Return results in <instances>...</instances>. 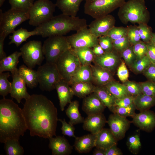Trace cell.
<instances>
[{"label":"cell","mask_w":155,"mask_h":155,"mask_svg":"<svg viewBox=\"0 0 155 155\" xmlns=\"http://www.w3.org/2000/svg\"><path fill=\"white\" fill-rule=\"evenodd\" d=\"M25 100L22 111L30 136L48 139L56 136L58 119L53 102L42 94H33Z\"/></svg>","instance_id":"1"},{"label":"cell","mask_w":155,"mask_h":155,"mask_svg":"<svg viewBox=\"0 0 155 155\" xmlns=\"http://www.w3.org/2000/svg\"><path fill=\"white\" fill-rule=\"evenodd\" d=\"M22 109L11 99L0 100V142L9 139L19 140L28 129Z\"/></svg>","instance_id":"2"},{"label":"cell","mask_w":155,"mask_h":155,"mask_svg":"<svg viewBox=\"0 0 155 155\" xmlns=\"http://www.w3.org/2000/svg\"><path fill=\"white\" fill-rule=\"evenodd\" d=\"M86 20L78 17L62 14L53 16L50 20L34 30L38 35L43 38L57 35H64L71 31H78L87 27Z\"/></svg>","instance_id":"3"},{"label":"cell","mask_w":155,"mask_h":155,"mask_svg":"<svg viewBox=\"0 0 155 155\" xmlns=\"http://www.w3.org/2000/svg\"><path fill=\"white\" fill-rule=\"evenodd\" d=\"M118 17L125 24H147L150 14L146 5L145 0H129L119 8Z\"/></svg>","instance_id":"4"},{"label":"cell","mask_w":155,"mask_h":155,"mask_svg":"<svg viewBox=\"0 0 155 155\" xmlns=\"http://www.w3.org/2000/svg\"><path fill=\"white\" fill-rule=\"evenodd\" d=\"M56 5L50 0H37L28 11L29 23L37 27L50 20L53 16Z\"/></svg>","instance_id":"5"},{"label":"cell","mask_w":155,"mask_h":155,"mask_svg":"<svg viewBox=\"0 0 155 155\" xmlns=\"http://www.w3.org/2000/svg\"><path fill=\"white\" fill-rule=\"evenodd\" d=\"M70 48L67 36L57 35L48 37L42 45L46 62L55 63L57 59Z\"/></svg>","instance_id":"6"},{"label":"cell","mask_w":155,"mask_h":155,"mask_svg":"<svg viewBox=\"0 0 155 155\" xmlns=\"http://www.w3.org/2000/svg\"><path fill=\"white\" fill-rule=\"evenodd\" d=\"M126 0H85L84 13L95 19L109 14Z\"/></svg>","instance_id":"7"},{"label":"cell","mask_w":155,"mask_h":155,"mask_svg":"<svg viewBox=\"0 0 155 155\" xmlns=\"http://www.w3.org/2000/svg\"><path fill=\"white\" fill-rule=\"evenodd\" d=\"M55 63L62 80L69 84L75 73L81 65L75 51L71 48L62 54Z\"/></svg>","instance_id":"8"},{"label":"cell","mask_w":155,"mask_h":155,"mask_svg":"<svg viewBox=\"0 0 155 155\" xmlns=\"http://www.w3.org/2000/svg\"><path fill=\"white\" fill-rule=\"evenodd\" d=\"M28 12L11 8L4 13L0 10V36L6 37L15 28L29 20Z\"/></svg>","instance_id":"9"},{"label":"cell","mask_w":155,"mask_h":155,"mask_svg":"<svg viewBox=\"0 0 155 155\" xmlns=\"http://www.w3.org/2000/svg\"><path fill=\"white\" fill-rule=\"evenodd\" d=\"M37 71L39 87L43 91L50 92L55 89L62 80L55 63L46 62L39 66Z\"/></svg>","instance_id":"10"},{"label":"cell","mask_w":155,"mask_h":155,"mask_svg":"<svg viewBox=\"0 0 155 155\" xmlns=\"http://www.w3.org/2000/svg\"><path fill=\"white\" fill-rule=\"evenodd\" d=\"M21 56L24 63L29 68H34L36 65L40 66L45 58L40 41H30L20 48Z\"/></svg>","instance_id":"11"},{"label":"cell","mask_w":155,"mask_h":155,"mask_svg":"<svg viewBox=\"0 0 155 155\" xmlns=\"http://www.w3.org/2000/svg\"><path fill=\"white\" fill-rule=\"evenodd\" d=\"M67 37L70 47L73 50L86 47L92 48L98 44V38L94 35L87 27Z\"/></svg>","instance_id":"12"},{"label":"cell","mask_w":155,"mask_h":155,"mask_svg":"<svg viewBox=\"0 0 155 155\" xmlns=\"http://www.w3.org/2000/svg\"><path fill=\"white\" fill-rule=\"evenodd\" d=\"M115 18L110 14L95 19L89 25L91 33L97 37L106 35L109 31L115 26Z\"/></svg>","instance_id":"13"},{"label":"cell","mask_w":155,"mask_h":155,"mask_svg":"<svg viewBox=\"0 0 155 155\" xmlns=\"http://www.w3.org/2000/svg\"><path fill=\"white\" fill-rule=\"evenodd\" d=\"M107 123L117 141L124 137L130 123L126 117L113 113L109 116Z\"/></svg>","instance_id":"14"},{"label":"cell","mask_w":155,"mask_h":155,"mask_svg":"<svg viewBox=\"0 0 155 155\" xmlns=\"http://www.w3.org/2000/svg\"><path fill=\"white\" fill-rule=\"evenodd\" d=\"M11 74L12 81L10 94L11 97L15 98L20 103L22 99L26 100L29 98L30 95L27 91L26 83L20 74L18 70Z\"/></svg>","instance_id":"15"},{"label":"cell","mask_w":155,"mask_h":155,"mask_svg":"<svg viewBox=\"0 0 155 155\" xmlns=\"http://www.w3.org/2000/svg\"><path fill=\"white\" fill-rule=\"evenodd\" d=\"M132 117V122L142 130L149 132L155 127V114L148 110L135 113Z\"/></svg>","instance_id":"16"},{"label":"cell","mask_w":155,"mask_h":155,"mask_svg":"<svg viewBox=\"0 0 155 155\" xmlns=\"http://www.w3.org/2000/svg\"><path fill=\"white\" fill-rule=\"evenodd\" d=\"M107 123L102 113L88 115L83 122L84 129L96 135L103 128Z\"/></svg>","instance_id":"17"},{"label":"cell","mask_w":155,"mask_h":155,"mask_svg":"<svg viewBox=\"0 0 155 155\" xmlns=\"http://www.w3.org/2000/svg\"><path fill=\"white\" fill-rule=\"evenodd\" d=\"M106 108L94 92L84 98L82 109L88 115L102 113Z\"/></svg>","instance_id":"18"},{"label":"cell","mask_w":155,"mask_h":155,"mask_svg":"<svg viewBox=\"0 0 155 155\" xmlns=\"http://www.w3.org/2000/svg\"><path fill=\"white\" fill-rule=\"evenodd\" d=\"M49 139V148L51 150L53 155H68L71 153L72 147L64 136H56Z\"/></svg>","instance_id":"19"},{"label":"cell","mask_w":155,"mask_h":155,"mask_svg":"<svg viewBox=\"0 0 155 155\" xmlns=\"http://www.w3.org/2000/svg\"><path fill=\"white\" fill-rule=\"evenodd\" d=\"M55 89L57 93L61 110L63 111L66 105L71 102L74 95L73 92L68 83L63 80L57 84Z\"/></svg>","instance_id":"20"},{"label":"cell","mask_w":155,"mask_h":155,"mask_svg":"<svg viewBox=\"0 0 155 155\" xmlns=\"http://www.w3.org/2000/svg\"><path fill=\"white\" fill-rule=\"evenodd\" d=\"M92 77V82L96 86H103L113 80L112 74L110 71L94 64L90 65Z\"/></svg>","instance_id":"21"},{"label":"cell","mask_w":155,"mask_h":155,"mask_svg":"<svg viewBox=\"0 0 155 155\" xmlns=\"http://www.w3.org/2000/svg\"><path fill=\"white\" fill-rule=\"evenodd\" d=\"M117 141L110 129L103 128L96 134L95 147L105 150L117 145Z\"/></svg>","instance_id":"22"},{"label":"cell","mask_w":155,"mask_h":155,"mask_svg":"<svg viewBox=\"0 0 155 155\" xmlns=\"http://www.w3.org/2000/svg\"><path fill=\"white\" fill-rule=\"evenodd\" d=\"M114 50L105 52L101 55L95 56L93 62L110 71L113 70L118 61V57Z\"/></svg>","instance_id":"23"},{"label":"cell","mask_w":155,"mask_h":155,"mask_svg":"<svg viewBox=\"0 0 155 155\" xmlns=\"http://www.w3.org/2000/svg\"><path fill=\"white\" fill-rule=\"evenodd\" d=\"M96 135L91 133L76 137L74 145L75 150L80 153H87L95 147Z\"/></svg>","instance_id":"24"},{"label":"cell","mask_w":155,"mask_h":155,"mask_svg":"<svg viewBox=\"0 0 155 155\" xmlns=\"http://www.w3.org/2000/svg\"><path fill=\"white\" fill-rule=\"evenodd\" d=\"M85 0H57L56 6L62 13L70 16L75 17L79 11L81 3Z\"/></svg>","instance_id":"25"},{"label":"cell","mask_w":155,"mask_h":155,"mask_svg":"<svg viewBox=\"0 0 155 155\" xmlns=\"http://www.w3.org/2000/svg\"><path fill=\"white\" fill-rule=\"evenodd\" d=\"M21 56V52L16 51L0 60V73L7 71L12 74L18 71V69L17 67Z\"/></svg>","instance_id":"26"},{"label":"cell","mask_w":155,"mask_h":155,"mask_svg":"<svg viewBox=\"0 0 155 155\" xmlns=\"http://www.w3.org/2000/svg\"><path fill=\"white\" fill-rule=\"evenodd\" d=\"M94 92L102 104L111 112L117 98L104 86H96Z\"/></svg>","instance_id":"27"},{"label":"cell","mask_w":155,"mask_h":155,"mask_svg":"<svg viewBox=\"0 0 155 155\" xmlns=\"http://www.w3.org/2000/svg\"><path fill=\"white\" fill-rule=\"evenodd\" d=\"M18 69L20 74L28 87L32 89L37 86L38 82L37 71L24 65L20 66Z\"/></svg>","instance_id":"28"},{"label":"cell","mask_w":155,"mask_h":155,"mask_svg":"<svg viewBox=\"0 0 155 155\" xmlns=\"http://www.w3.org/2000/svg\"><path fill=\"white\" fill-rule=\"evenodd\" d=\"M80 82H92V77L90 65H81L72 76L69 84Z\"/></svg>","instance_id":"29"},{"label":"cell","mask_w":155,"mask_h":155,"mask_svg":"<svg viewBox=\"0 0 155 155\" xmlns=\"http://www.w3.org/2000/svg\"><path fill=\"white\" fill-rule=\"evenodd\" d=\"M12 34L9 36L10 41L8 44H15L17 47L20 46L23 42L26 41L30 36L38 35V32L34 29L29 31L27 29L21 28L16 30H14Z\"/></svg>","instance_id":"30"},{"label":"cell","mask_w":155,"mask_h":155,"mask_svg":"<svg viewBox=\"0 0 155 155\" xmlns=\"http://www.w3.org/2000/svg\"><path fill=\"white\" fill-rule=\"evenodd\" d=\"M79 103L77 100L71 101L65 110V113L69 119V123L74 125L83 123L84 119L79 111Z\"/></svg>","instance_id":"31"},{"label":"cell","mask_w":155,"mask_h":155,"mask_svg":"<svg viewBox=\"0 0 155 155\" xmlns=\"http://www.w3.org/2000/svg\"><path fill=\"white\" fill-rule=\"evenodd\" d=\"M71 88L74 95L84 98L94 92L95 86L91 82H80L71 85Z\"/></svg>","instance_id":"32"},{"label":"cell","mask_w":155,"mask_h":155,"mask_svg":"<svg viewBox=\"0 0 155 155\" xmlns=\"http://www.w3.org/2000/svg\"><path fill=\"white\" fill-rule=\"evenodd\" d=\"M133 103L136 109L140 112L148 110L155 105V97L142 93L134 97Z\"/></svg>","instance_id":"33"},{"label":"cell","mask_w":155,"mask_h":155,"mask_svg":"<svg viewBox=\"0 0 155 155\" xmlns=\"http://www.w3.org/2000/svg\"><path fill=\"white\" fill-rule=\"evenodd\" d=\"M117 99L130 95L124 84L112 80L104 86Z\"/></svg>","instance_id":"34"},{"label":"cell","mask_w":155,"mask_h":155,"mask_svg":"<svg viewBox=\"0 0 155 155\" xmlns=\"http://www.w3.org/2000/svg\"><path fill=\"white\" fill-rule=\"evenodd\" d=\"M74 50L82 65H90L93 62L95 55L92 48H83Z\"/></svg>","instance_id":"35"},{"label":"cell","mask_w":155,"mask_h":155,"mask_svg":"<svg viewBox=\"0 0 155 155\" xmlns=\"http://www.w3.org/2000/svg\"><path fill=\"white\" fill-rule=\"evenodd\" d=\"M4 149L7 155H22L24 150L19 140L9 139L4 143Z\"/></svg>","instance_id":"36"},{"label":"cell","mask_w":155,"mask_h":155,"mask_svg":"<svg viewBox=\"0 0 155 155\" xmlns=\"http://www.w3.org/2000/svg\"><path fill=\"white\" fill-rule=\"evenodd\" d=\"M10 76L9 72L0 73V94L3 97L10 93L11 90V83L8 80Z\"/></svg>","instance_id":"37"},{"label":"cell","mask_w":155,"mask_h":155,"mask_svg":"<svg viewBox=\"0 0 155 155\" xmlns=\"http://www.w3.org/2000/svg\"><path fill=\"white\" fill-rule=\"evenodd\" d=\"M11 8L28 12L34 3V0H9Z\"/></svg>","instance_id":"38"},{"label":"cell","mask_w":155,"mask_h":155,"mask_svg":"<svg viewBox=\"0 0 155 155\" xmlns=\"http://www.w3.org/2000/svg\"><path fill=\"white\" fill-rule=\"evenodd\" d=\"M152 63L146 55L142 57L136 59L131 66L134 71L138 72H143Z\"/></svg>","instance_id":"39"},{"label":"cell","mask_w":155,"mask_h":155,"mask_svg":"<svg viewBox=\"0 0 155 155\" xmlns=\"http://www.w3.org/2000/svg\"><path fill=\"white\" fill-rule=\"evenodd\" d=\"M136 109L133 103L126 107L114 106L112 112L113 113L116 114L123 117H126L130 116L133 117L135 114V111Z\"/></svg>","instance_id":"40"},{"label":"cell","mask_w":155,"mask_h":155,"mask_svg":"<svg viewBox=\"0 0 155 155\" xmlns=\"http://www.w3.org/2000/svg\"><path fill=\"white\" fill-rule=\"evenodd\" d=\"M127 28V36L130 45L133 46L141 40L138 26L131 25Z\"/></svg>","instance_id":"41"},{"label":"cell","mask_w":155,"mask_h":155,"mask_svg":"<svg viewBox=\"0 0 155 155\" xmlns=\"http://www.w3.org/2000/svg\"><path fill=\"white\" fill-rule=\"evenodd\" d=\"M127 27L114 26L108 32L106 35L113 41L127 36Z\"/></svg>","instance_id":"42"},{"label":"cell","mask_w":155,"mask_h":155,"mask_svg":"<svg viewBox=\"0 0 155 155\" xmlns=\"http://www.w3.org/2000/svg\"><path fill=\"white\" fill-rule=\"evenodd\" d=\"M138 27L141 39L146 43L149 42L152 38V32L147 24H140Z\"/></svg>","instance_id":"43"},{"label":"cell","mask_w":155,"mask_h":155,"mask_svg":"<svg viewBox=\"0 0 155 155\" xmlns=\"http://www.w3.org/2000/svg\"><path fill=\"white\" fill-rule=\"evenodd\" d=\"M113 49L121 53L131 45L127 36L113 41Z\"/></svg>","instance_id":"44"},{"label":"cell","mask_w":155,"mask_h":155,"mask_svg":"<svg viewBox=\"0 0 155 155\" xmlns=\"http://www.w3.org/2000/svg\"><path fill=\"white\" fill-rule=\"evenodd\" d=\"M127 144L128 148L133 153H135L141 147L140 138L138 135L130 136L128 139Z\"/></svg>","instance_id":"45"},{"label":"cell","mask_w":155,"mask_h":155,"mask_svg":"<svg viewBox=\"0 0 155 155\" xmlns=\"http://www.w3.org/2000/svg\"><path fill=\"white\" fill-rule=\"evenodd\" d=\"M140 86L142 93L148 96L155 97V83L148 81L141 83Z\"/></svg>","instance_id":"46"},{"label":"cell","mask_w":155,"mask_h":155,"mask_svg":"<svg viewBox=\"0 0 155 155\" xmlns=\"http://www.w3.org/2000/svg\"><path fill=\"white\" fill-rule=\"evenodd\" d=\"M121 53L125 63L131 66L137 59L133 51V46L130 45Z\"/></svg>","instance_id":"47"},{"label":"cell","mask_w":155,"mask_h":155,"mask_svg":"<svg viewBox=\"0 0 155 155\" xmlns=\"http://www.w3.org/2000/svg\"><path fill=\"white\" fill-rule=\"evenodd\" d=\"M133 52L137 59L141 58L146 55L148 48L146 44L142 41L133 46Z\"/></svg>","instance_id":"48"},{"label":"cell","mask_w":155,"mask_h":155,"mask_svg":"<svg viewBox=\"0 0 155 155\" xmlns=\"http://www.w3.org/2000/svg\"><path fill=\"white\" fill-rule=\"evenodd\" d=\"M98 44L105 52L113 51V40L107 35L103 36L98 37Z\"/></svg>","instance_id":"49"},{"label":"cell","mask_w":155,"mask_h":155,"mask_svg":"<svg viewBox=\"0 0 155 155\" xmlns=\"http://www.w3.org/2000/svg\"><path fill=\"white\" fill-rule=\"evenodd\" d=\"M125 82L124 84L130 95L135 96L142 93L141 88L140 84L128 80Z\"/></svg>","instance_id":"50"},{"label":"cell","mask_w":155,"mask_h":155,"mask_svg":"<svg viewBox=\"0 0 155 155\" xmlns=\"http://www.w3.org/2000/svg\"><path fill=\"white\" fill-rule=\"evenodd\" d=\"M58 121L61 122L62 124L61 130L62 134L70 137L75 138L76 137L74 134L75 128L73 125L69 123H67L64 119H59Z\"/></svg>","instance_id":"51"},{"label":"cell","mask_w":155,"mask_h":155,"mask_svg":"<svg viewBox=\"0 0 155 155\" xmlns=\"http://www.w3.org/2000/svg\"><path fill=\"white\" fill-rule=\"evenodd\" d=\"M117 75L120 80L123 82H125L128 80L129 71L125 62H122L119 67Z\"/></svg>","instance_id":"52"},{"label":"cell","mask_w":155,"mask_h":155,"mask_svg":"<svg viewBox=\"0 0 155 155\" xmlns=\"http://www.w3.org/2000/svg\"><path fill=\"white\" fill-rule=\"evenodd\" d=\"M134 97L132 95L127 96L115 100L114 106L124 107L129 106L133 103Z\"/></svg>","instance_id":"53"},{"label":"cell","mask_w":155,"mask_h":155,"mask_svg":"<svg viewBox=\"0 0 155 155\" xmlns=\"http://www.w3.org/2000/svg\"><path fill=\"white\" fill-rule=\"evenodd\" d=\"M143 73L149 80L155 83V64L151 63Z\"/></svg>","instance_id":"54"},{"label":"cell","mask_w":155,"mask_h":155,"mask_svg":"<svg viewBox=\"0 0 155 155\" xmlns=\"http://www.w3.org/2000/svg\"><path fill=\"white\" fill-rule=\"evenodd\" d=\"M146 44L148 48L147 55L149 58L152 63L155 64V46L150 42Z\"/></svg>","instance_id":"55"},{"label":"cell","mask_w":155,"mask_h":155,"mask_svg":"<svg viewBox=\"0 0 155 155\" xmlns=\"http://www.w3.org/2000/svg\"><path fill=\"white\" fill-rule=\"evenodd\" d=\"M123 153L117 147L114 145L105 150V155H121Z\"/></svg>","instance_id":"56"},{"label":"cell","mask_w":155,"mask_h":155,"mask_svg":"<svg viewBox=\"0 0 155 155\" xmlns=\"http://www.w3.org/2000/svg\"><path fill=\"white\" fill-rule=\"evenodd\" d=\"M5 38L4 36H0V60L7 56L4 50V41Z\"/></svg>","instance_id":"57"},{"label":"cell","mask_w":155,"mask_h":155,"mask_svg":"<svg viewBox=\"0 0 155 155\" xmlns=\"http://www.w3.org/2000/svg\"><path fill=\"white\" fill-rule=\"evenodd\" d=\"M92 49L95 56L101 55L104 54L105 52L104 50L99 44L95 45L92 48Z\"/></svg>","instance_id":"58"},{"label":"cell","mask_w":155,"mask_h":155,"mask_svg":"<svg viewBox=\"0 0 155 155\" xmlns=\"http://www.w3.org/2000/svg\"><path fill=\"white\" fill-rule=\"evenodd\" d=\"M94 155H105V150L96 148L93 152Z\"/></svg>","instance_id":"59"},{"label":"cell","mask_w":155,"mask_h":155,"mask_svg":"<svg viewBox=\"0 0 155 155\" xmlns=\"http://www.w3.org/2000/svg\"><path fill=\"white\" fill-rule=\"evenodd\" d=\"M150 42L155 46V33L152 32V38Z\"/></svg>","instance_id":"60"},{"label":"cell","mask_w":155,"mask_h":155,"mask_svg":"<svg viewBox=\"0 0 155 155\" xmlns=\"http://www.w3.org/2000/svg\"><path fill=\"white\" fill-rule=\"evenodd\" d=\"M5 0H0V6L1 7Z\"/></svg>","instance_id":"61"},{"label":"cell","mask_w":155,"mask_h":155,"mask_svg":"<svg viewBox=\"0 0 155 155\" xmlns=\"http://www.w3.org/2000/svg\"></svg>","instance_id":"62"}]
</instances>
